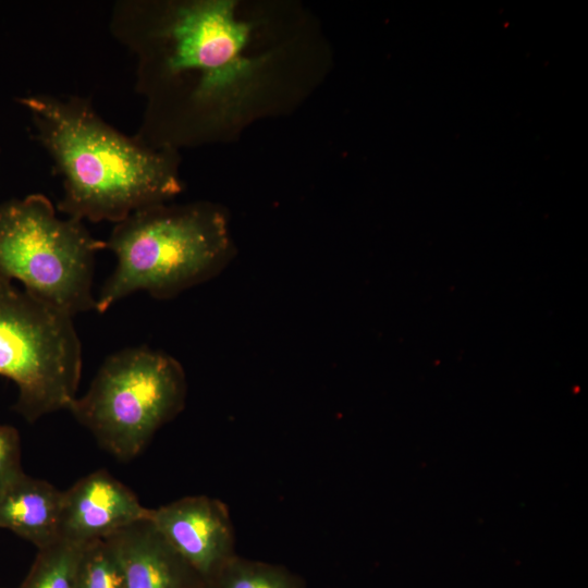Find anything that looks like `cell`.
I'll use <instances>...</instances> for the list:
<instances>
[{"mask_svg": "<svg viewBox=\"0 0 588 588\" xmlns=\"http://www.w3.org/2000/svg\"><path fill=\"white\" fill-rule=\"evenodd\" d=\"M17 102L62 180L57 210L66 217L115 224L181 192L173 148H154L121 133L89 99L40 93Z\"/></svg>", "mask_w": 588, "mask_h": 588, "instance_id": "1", "label": "cell"}, {"mask_svg": "<svg viewBox=\"0 0 588 588\" xmlns=\"http://www.w3.org/2000/svg\"><path fill=\"white\" fill-rule=\"evenodd\" d=\"M105 242L117 265L96 296L98 313L139 291L172 298L218 275L233 257L226 219L208 204L139 209Z\"/></svg>", "mask_w": 588, "mask_h": 588, "instance_id": "2", "label": "cell"}, {"mask_svg": "<svg viewBox=\"0 0 588 588\" xmlns=\"http://www.w3.org/2000/svg\"><path fill=\"white\" fill-rule=\"evenodd\" d=\"M106 242L84 221L60 218L44 194L0 204V277L74 317L95 310V258Z\"/></svg>", "mask_w": 588, "mask_h": 588, "instance_id": "3", "label": "cell"}, {"mask_svg": "<svg viewBox=\"0 0 588 588\" xmlns=\"http://www.w3.org/2000/svg\"><path fill=\"white\" fill-rule=\"evenodd\" d=\"M186 394L179 360L147 346L127 347L103 360L86 393L68 411L103 450L127 462L181 413Z\"/></svg>", "mask_w": 588, "mask_h": 588, "instance_id": "4", "label": "cell"}, {"mask_svg": "<svg viewBox=\"0 0 588 588\" xmlns=\"http://www.w3.org/2000/svg\"><path fill=\"white\" fill-rule=\"evenodd\" d=\"M83 365L73 317L0 277V376L15 383L26 421L68 409Z\"/></svg>", "mask_w": 588, "mask_h": 588, "instance_id": "5", "label": "cell"}, {"mask_svg": "<svg viewBox=\"0 0 588 588\" xmlns=\"http://www.w3.org/2000/svg\"><path fill=\"white\" fill-rule=\"evenodd\" d=\"M150 520L208 585L235 555L234 528L222 501L191 495L151 509Z\"/></svg>", "mask_w": 588, "mask_h": 588, "instance_id": "6", "label": "cell"}, {"mask_svg": "<svg viewBox=\"0 0 588 588\" xmlns=\"http://www.w3.org/2000/svg\"><path fill=\"white\" fill-rule=\"evenodd\" d=\"M150 512L128 487L98 469L63 491L61 539L82 544L105 539Z\"/></svg>", "mask_w": 588, "mask_h": 588, "instance_id": "7", "label": "cell"}, {"mask_svg": "<svg viewBox=\"0 0 588 588\" xmlns=\"http://www.w3.org/2000/svg\"><path fill=\"white\" fill-rule=\"evenodd\" d=\"M124 588H201L206 584L171 547L149 518L110 537Z\"/></svg>", "mask_w": 588, "mask_h": 588, "instance_id": "8", "label": "cell"}, {"mask_svg": "<svg viewBox=\"0 0 588 588\" xmlns=\"http://www.w3.org/2000/svg\"><path fill=\"white\" fill-rule=\"evenodd\" d=\"M63 491L21 474L0 492V529H8L38 550L61 540Z\"/></svg>", "mask_w": 588, "mask_h": 588, "instance_id": "9", "label": "cell"}, {"mask_svg": "<svg viewBox=\"0 0 588 588\" xmlns=\"http://www.w3.org/2000/svg\"><path fill=\"white\" fill-rule=\"evenodd\" d=\"M85 543L68 540L38 550L19 588H76V577Z\"/></svg>", "mask_w": 588, "mask_h": 588, "instance_id": "10", "label": "cell"}, {"mask_svg": "<svg viewBox=\"0 0 588 588\" xmlns=\"http://www.w3.org/2000/svg\"><path fill=\"white\" fill-rule=\"evenodd\" d=\"M217 588H305L287 568L234 555L212 584Z\"/></svg>", "mask_w": 588, "mask_h": 588, "instance_id": "11", "label": "cell"}, {"mask_svg": "<svg viewBox=\"0 0 588 588\" xmlns=\"http://www.w3.org/2000/svg\"><path fill=\"white\" fill-rule=\"evenodd\" d=\"M76 588H124L119 561L107 539L84 544Z\"/></svg>", "mask_w": 588, "mask_h": 588, "instance_id": "12", "label": "cell"}, {"mask_svg": "<svg viewBox=\"0 0 588 588\" xmlns=\"http://www.w3.org/2000/svg\"><path fill=\"white\" fill-rule=\"evenodd\" d=\"M23 473L20 433L0 425V492Z\"/></svg>", "mask_w": 588, "mask_h": 588, "instance_id": "13", "label": "cell"}, {"mask_svg": "<svg viewBox=\"0 0 588 588\" xmlns=\"http://www.w3.org/2000/svg\"><path fill=\"white\" fill-rule=\"evenodd\" d=\"M201 588H217L215 585H205L204 587Z\"/></svg>", "mask_w": 588, "mask_h": 588, "instance_id": "14", "label": "cell"}]
</instances>
